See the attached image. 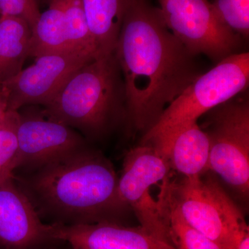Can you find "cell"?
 <instances>
[{"mask_svg":"<svg viewBox=\"0 0 249 249\" xmlns=\"http://www.w3.org/2000/svg\"><path fill=\"white\" fill-rule=\"evenodd\" d=\"M33 170L27 196L40 217L60 225L124 224L129 209L119 197L113 165L100 152L84 147Z\"/></svg>","mask_w":249,"mask_h":249,"instance_id":"cell-2","label":"cell"},{"mask_svg":"<svg viewBox=\"0 0 249 249\" xmlns=\"http://www.w3.org/2000/svg\"><path fill=\"white\" fill-rule=\"evenodd\" d=\"M214 190L222 206L229 235V249H249V229L240 206L216 178Z\"/></svg>","mask_w":249,"mask_h":249,"instance_id":"cell-19","label":"cell"},{"mask_svg":"<svg viewBox=\"0 0 249 249\" xmlns=\"http://www.w3.org/2000/svg\"><path fill=\"white\" fill-rule=\"evenodd\" d=\"M129 0H83V9L98 55L115 52Z\"/></svg>","mask_w":249,"mask_h":249,"instance_id":"cell-14","label":"cell"},{"mask_svg":"<svg viewBox=\"0 0 249 249\" xmlns=\"http://www.w3.org/2000/svg\"><path fill=\"white\" fill-rule=\"evenodd\" d=\"M53 225V236L71 249H176L141 227L114 222Z\"/></svg>","mask_w":249,"mask_h":249,"instance_id":"cell-12","label":"cell"},{"mask_svg":"<svg viewBox=\"0 0 249 249\" xmlns=\"http://www.w3.org/2000/svg\"><path fill=\"white\" fill-rule=\"evenodd\" d=\"M216 14L231 30L241 37L249 35V0H214Z\"/></svg>","mask_w":249,"mask_h":249,"instance_id":"cell-21","label":"cell"},{"mask_svg":"<svg viewBox=\"0 0 249 249\" xmlns=\"http://www.w3.org/2000/svg\"><path fill=\"white\" fill-rule=\"evenodd\" d=\"M65 23L69 51L97 57L85 17L83 0H65Z\"/></svg>","mask_w":249,"mask_h":249,"instance_id":"cell-18","label":"cell"},{"mask_svg":"<svg viewBox=\"0 0 249 249\" xmlns=\"http://www.w3.org/2000/svg\"><path fill=\"white\" fill-rule=\"evenodd\" d=\"M142 144L155 147L170 169L183 178L200 176L209 171V140L198 121L187 124L163 138Z\"/></svg>","mask_w":249,"mask_h":249,"instance_id":"cell-13","label":"cell"},{"mask_svg":"<svg viewBox=\"0 0 249 249\" xmlns=\"http://www.w3.org/2000/svg\"><path fill=\"white\" fill-rule=\"evenodd\" d=\"M0 120H1V119H0Z\"/></svg>","mask_w":249,"mask_h":249,"instance_id":"cell-25","label":"cell"},{"mask_svg":"<svg viewBox=\"0 0 249 249\" xmlns=\"http://www.w3.org/2000/svg\"><path fill=\"white\" fill-rule=\"evenodd\" d=\"M165 178L162 181L159 195L162 212L170 224L172 240L176 249H223L218 244L187 224L181 216L167 188Z\"/></svg>","mask_w":249,"mask_h":249,"instance_id":"cell-17","label":"cell"},{"mask_svg":"<svg viewBox=\"0 0 249 249\" xmlns=\"http://www.w3.org/2000/svg\"><path fill=\"white\" fill-rule=\"evenodd\" d=\"M249 84V52L226 57L199 75L165 108L155 124L143 134L142 143L163 138L198 121L208 111L245 92Z\"/></svg>","mask_w":249,"mask_h":249,"instance_id":"cell-4","label":"cell"},{"mask_svg":"<svg viewBox=\"0 0 249 249\" xmlns=\"http://www.w3.org/2000/svg\"><path fill=\"white\" fill-rule=\"evenodd\" d=\"M43 113L93 139L101 138L126 121L124 80L115 52L80 67Z\"/></svg>","mask_w":249,"mask_h":249,"instance_id":"cell-3","label":"cell"},{"mask_svg":"<svg viewBox=\"0 0 249 249\" xmlns=\"http://www.w3.org/2000/svg\"><path fill=\"white\" fill-rule=\"evenodd\" d=\"M65 0H51L31 31L29 56L70 52L65 23Z\"/></svg>","mask_w":249,"mask_h":249,"instance_id":"cell-16","label":"cell"},{"mask_svg":"<svg viewBox=\"0 0 249 249\" xmlns=\"http://www.w3.org/2000/svg\"><path fill=\"white\" fill-rule=\"evenodd\" d=\"M40 14L37 0H0V16L22 18L31 31Z\"/></svg>","mask_w":249,"mask_h":249,"instance_id":"cell-22","label":"cell"},{"mask_svg":"<svg viewBox=\"0 0 249 249\" xmlns=\"http://www.w3.org/2000/svg\"><path fill=\"white\" fill-rule=\"evenodd\" d=\"M63 242L53 236L14 175L0 182V249H52Z\"/></svg>","mask_w":249,"mask_h":249,"instance_id":"cell-9","label":"cell"},{"mask_svg":"<svg viewBox=\"0 0 249 249\" xmlns=\"http://www.w3.org/2000/svg\"><path fill=\"white\" fill-rule=\"evenodd\" d=\"M124 80L126 121L146 132L200 75L194 57L147 0H129L115 49Z\"/></svg>","mask_w":249,"mask_h":249,"instance_id":"cell-1","label":"cell"},{"mask_svg":"<svg viewBox=\"0 0 249 249\" xmlns=\"http://www.w3.org/2000/svg\"><path fill=\"white\" fill-rule=\"evenodd\" d=\"M165 25L193 55L214 61L235 53L241 38L218 18L208 0H158Z\"/></svg>","mask_w":249,"mask_h":249,"instance_id":"cell-7","label":"cell"},{"mask_svg":"<svg viewBox=\"0 0 249 249\" xmlns=\"http://www.w3.org/2000/svg\"><path fill=\"white\" fill-rule=\"evenodd\" d=\"M168 178L167 188L187 224L223 249H229L227 220L214 190L217 176L207 171L200 176L183 178L179 182H171Z\"/></svg>","mask_w":249,"mask_h":249,"instance_id":"cell-11","label":"cell"},{"mask_svg":"<svg viewBox=\"0 0 249 249\" xmlns=\"http://www.w3.org/2000/svg\"><path fill=\"white\" fill-rule=\"evenodd\" d=\"M8 109V98L6 90L0 85V119L3 117Z\"/></svg>","mask_w":249,"mask_h":249,"instance_id":"cell-23","label":"cell"},{"mask_svg":"<svg viewBox=\"0 0 249 249\" xmlns=\"http://www.w3.org/2000/svg\"><path fill=\"white\" fill-rule=\"evenodd\" d=\"M31 37L30 26L22 18L0 16V85L22 71Z\"/></svg>","mask_w":249,"mask_h":249,"instance_id":"cell-15","label":"cell"},{"mask_svg":"<svg viewBox=\"0 0 249 249\" xmlns=\"http://www.w3.org/2000/svg\"><path fill=\"white\" fill-rule=\"evenodd\" d=\"M17 135L16 170H35L88 147L84 138L74 129L44 113L41 116L19 113Z\"/></svg>","mask_w":249,"mask_h":249,"instance_id":"cell-10","label":"cell"},{"mask_svg":"<svg viewBox=\"0 0 249 249\" xmlns=\"http://www.w3.org/2000/svg\"><path fill=\"white\" fill-rule=\"evenodd\" d=\"M58 249V247H55V248H53V249Z\"/></svg>","mask_w":249,"mask_h":249,"instance_id":"cell-24","label":"cell"},{"mask_svg":"<svg viewBox=\"0 0 249 249\" xmlns=\"http://www.w3.org/2000/svg\"><path fill=\"white\" fill-rule=\"evenodd\" d=\"M203 116L199 126L209 140V170L246 208L249 196V98L235 96Z\"/></svg>","mask_w":249,"mask_h":249,"instance_id":"cell-5","label":"cell"},{"mask_svg":"<svg viewBox=\"0 0 249 249\" xmlns=\"http://www.w3.org/2000/svg\"><path fill=\"white\" fill-rule=\"evenodd\" d=\"M96 57L75 52H58L36 57L2 85L8 98L7 111H18L29 105L47 106L80 67Z\"/></svg>","mask_w":249,"mask_h":249,"instance_id":"cell-8","label":"cell"},{"mask_svg":"<svg viewBox=\"0 0 249 249\" xmlns=\"http://www.w3.org/2000/svg\"><path fill=\"white\" fill-rule=\"evenodd\" d=\"M170 170L168 162L155 147L142 143L126 154L118 180V193L123 204L133 211L141 227L174 247L168 219L159 201L150 194V188L166 178Z\"/></svg>","mask_w":249,"mask_h":249,"instance_id":"cell-6","label":"cell"},{"mask_svg":"<svg viewBox=\"0 0 249 249\" xmlns=\"http://www.w3.org/2000/svg\"><path fill=\"white\" fill-rule=\"evenodd\" d=\"M18 111H7L0 120V182L14 175L17 158Z\"/></svg>","mask_w":249,"mask_h":249,"instance_id":"cell-20","label":"cell"}]
</instances>
